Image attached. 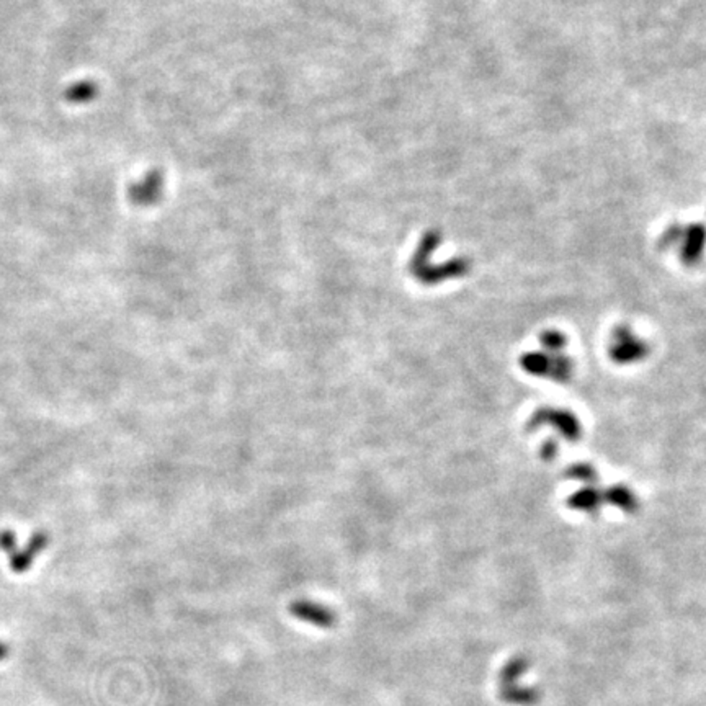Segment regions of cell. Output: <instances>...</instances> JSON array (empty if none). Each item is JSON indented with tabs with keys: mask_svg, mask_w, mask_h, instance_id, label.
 <instances>
[{
	"mask_svg": "<svg viewBox=\"0 0 706 706\" xmlns=\"http://www.w3.org/2000/svg\"><path fill=\"white\" fill-rule=\"evenodd\" d=\"M289 612H291V614L296 619H301L304 623L314 624V626L324 629L332 628L335 622H337L335 613L330 610V608L309 600H294L291 605H289Z\"/></svg>",
	"mask_w": 706,
	"mask_h": 706,
	"instance_id": "6da1fadb",
	"label": "cell"
},
{
	"mask_svg": "<svg viewBox=\"0 0 706 706\" xmlns=\"http://www.w3.org/2000/svg\"><path fill=\"white\" fill-rule=\"evenodd\" d=\"M0 546H2L7 553H12V550L15 548V535H12L10 531L0 533Z\"/></svg>",
	"mask_w": 706,
	"mask_h": 706,
	"instance_id": "7a4b0ae2",
	"label": "cell"
}]
</instances>
